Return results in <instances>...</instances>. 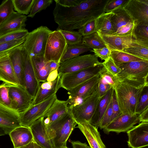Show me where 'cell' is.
<instances>
[{
  "label": "cell",
  "mask_w": 148,
  "mask_h": 148,
  "mask_svg": "<svg viewBox=\"0 0 148 148\" xmlns=\"http://www.w3.org/2000/svg\"><path fill=\"white\" fill-rule=\"evenodd\" d=\"M108 0H83L79 5L70 7L56 2L53 11L54 21L59 29L67 31L79 29L96 19L104 12Z\"/></svg>",
  "instance_id": "1"
},
{
  "label": "cell",
  "mask_w": 148,
  "mask_h": 148,
  "mask_svg": "<svg viewBox=\"0 0 148 148\" xmlns=\"http://www.w3.org/2000/svg\"><path fill=\"white\" fill-rule=\"evenodd\" d=\"M117 66L121 69L116 76L120 82L136 88L148 86V62H132Z\"/></svg>",
  "instance_id": "2"
},
{
  "label": "cell",
  "mask_w": 148,
  "mask_h": 148,
  "mask_svg": "<svg viewBox=\"0 0 148 148\" xmlns=\"http://www.w3.org/2000/svg\"><path fill=\"white\" fill-rule=\"evenodd\" d=\"M77 124L69 111L46 127L53 148L66 146L67 141Z\"/></svg>",
  "instance_id": "3"
},
{
  "label": "cell",
  "mask_w": 148,
  "mask_h": 148,
  "mask_svg": "<svg viewBox=\"0 0 148 148\" xmlns=\"http://www.w3.org/2000/svg\"><path fill=\"white\" fill-rule=\"evenodd\" d=\"M144 87L136 88L120 82L114 89L117 101L122 114L130 115L136 114L137 104Z\"/></svg>",
  "instance_id": "4"
},
{
  "label": "cell",
  "mask_w": 148,
  "mask_h": 148,
  "mask_svg": "<svg viewBox=\"0 0 148 148\" xmlns=\"http://www.w3.org/2000/svg\"><path fill=\"white\" fill-rule=\"evenodd\" d=\"M52 31L46 26H41L28 33L23 45L31 57L44 56L47 42Z\"/></svg>",
  "instance_id": "5"
},
{
  "label": "cell",
  "mask_w": 148,
  "mask_h": 148,
  "mask_svg": "<svg viewBox=\"0 0 148 148\" xmlns=\"http://www.w3.org/2000/svg\"><path fill=\"white\" fill-rule=\"evenodd\" d=\"M106 70L101 63L94 66L62 75L60 77L61 88L69 90L95 76H99Z\"/></svg>",
  "instance_id": "6"
},
{
  "label": "cell",
  "mask_w": 148,
  "mask_h": 148,
  "mask_svg": "<svg viewBox=\"0 0 148 148\" xmlns=\"http://www.w3.org/2000/svg\"><path fill=\"white\" fill-rule=\"evenodd\" d=\"M67 44L61 32L58 30L52 31L47 42L44 57L47 61H53L60 63Z\"/></svg>",
  "instance_id": "7"
},
{
  "label": "cell",
  "mask_w": 148,
  "mask_h": 148,
  "mask_svg": "<svg viewBox=\"0 0 148 148\" xmlns=\"http://www.w3.org/2000/svg\"><path fill=\"white\" fill-rule=\"evenodd\" d=\"M57 99L56 95H54L42 102L31 105L19 115L21 126L29 127L38 119L42 117L45 118L50 107Z\"/></svg>",
  "instance_id": "8"
},
{
  "label": "cell",
  "mask_w": 148,
  "mask_h": 148,
  "mask_svg": "<svg viewBox=\"0 0 148 148\" xmlns=\"http://www.w3.org/2000/svg\"><path fill=\"white\" fill-rule=\"evenodd\" d=\"M98 57L95 54H87L66 60L60 64L58 74L62 75L86 69L100 64Z\"/></svg>",
  "instance_id": "9"
},
{
  "label": "cell",
  "mask_w": 148,
  "mask_h": 148,
  "mask_svg": "<svg viewBox=\"0 0 148 148\" xmlns=\"http://www.w3.org/2000/svg\"><path fill=\"white\" fill-rule=\"evenodd\" d=\"M97 32L110 50L123 51L125 49L138 45L148 47V42L137 40L133 34L119 36Z\"/></svg>",
  "instance_id": "10"
},
{
  "label": "cell",
  "mask_w": 148,
  "mask_h": 148,
  "mask_svg": "<svg viewBox=\"0 0 148 148\" xmlns=\"http://www.w3.org/2000/svg\"><path fill=\"white\" fill-rule=\"evenodd\" d=\"M99 97L96 90L80 105L71 108L69 111L77 123L90 122L93 115Z\"/></svg>",
  "instance_id": "11"
},
{
  "label": "cell",
  "mask_w": 148,
  "mask_h": 148,
  "mask_svg": "<svg viewBox=\"0 0 148 148\" xmlns=\"http://www.w3.org/2000/svg\"><path fill=\"white\" fill-rule=\"evenodd\" d=\"M123 5L112 11L114 14L111 19L114 31L112 35L121 36L133 34L136 25Z\"/></svg>",
  "instance_id": "12"
},
{
  "label": "cell",
  "mask_w": 148,
  "mask_h": 148,
  "mask_svg": "<svg viewBox=\"0 0 148 148\" xmlns=\"http://www.w3.org/2000/svg\"><path fill=\"white\" fill-rule=\"evenodd\" d=\"M9 95L11 101L12 110L19 115L26 110L32 105L34 98L23 87L10 84Z\"/></svg>",
  "instance_id": "13"
},
{
  "label": "cell",
  "mask_w": 148,
  "mask_h": 148,
  "mask_svg": "<svg viewBox=\"0 0 148 148\" xmlns=\"http://www.w3.org/2000/svg\"><path fill=\"white\" fill-rule=\"evenodd\" d=\"M122 6L136 25H148V0H128Z\"/></svg>",
  "instance_id": "14"
},
{
  "label": "cell",
  "mask_w": 148,
  "mask_h": 148,
  "mask_svg": "<svg viewBox=\"0 0 148 148\" xmlns=\"http://www.w3.org/2000/svg\"><path fill=\"white\" fill-rule=\"evenodd\" d=\"M22 51L25 88L28 94L34 99L40 83L36 77L32 64L31 56L23 46Z\"/></svg>",
  "instance_id": "15"
},
{
  "label": "cell",
  "mask_w": 148,
  "mask_h": 148,
  "mask_svg": "<svg viewBox=\"0 0 148 148\" xmlns=\"http://www.w3.org/2000/svg\"><path fill=\"white\" fill-rule=\"evenodd\" d=\"M131 148H148V122H141L127 132Z\"/></svg>",
  "instance_id": "16"
},
{
  "label": "cell",
  "mask_w": 148,
  "mask_h": 148,
  "mask_svg": "<svg viewBox=\"0 0 148 148\" xmlns=\"http://www.w3.org/2000/svg\"><path fill=\"white\" fill-rule=\"evenodd\" d=\"M138 114L130 115L122 114L103 129L104 132L109 134L110 132L117 133L125 132L132 128L134 125L140 123Z\"/></svg>",
  "instance_id": "17"
},
{
  "label": "cell",
  "mask_w": 148,
  "mask_h": 148,
  "mask_svg": "<svg viewBox=\"0 0 148 148\" xmlns=\"http://www.w3.org/2000/svg\"><path fill=\"white\" fill-rule=\"evenodd\" d=\"M44 117L39 119L29 127L34 142L43 148H53L47 134L46 126L44 122Z\"/></svg>",
  "instance_id": "18"
},
{
  "label": "cell",
  "mask_w": 148,
  "mask_h": 148,
  "mask_svg": "<svg viewBox=\"0 0 148 148\" xmlns=\"http://www.w3.org/2000/svg\"><path fill=\"white\" fill-rule=\"evenodd\" d=\"M23 44L11 50L8 53L19 85L25 88Z\"/></svg>",
  "instance_id": "19"
},
{
  "label": "cell",
  "mask_w": 148,
  "mask_h": 148,
  "mask_svg": "<svg viewBox=\"0 0 148 148\" xmlns=\"http://www.w3.org/2000/svg\"><path fill=\"white\" fill-rule=\"evenodd\" d=\"M61 76L58 74L57 77L54 81H46L40 83L31 105H35L39 103L51 96L56 94L57 91L61 88Z\"/></svg>",
  "instance_id": "20"
},
{
  "label": "cell",
  "mask_w": 148,
  "mask_h": 148,
  "mask_svg": "<svg viewBox=\"0 0 148 148\" xmlns=\"http://www.w3.org/2000/svg\"><path fill=\"white\" fill-rule=\"evenodd\" d=\"M78 127L86 138L90 148H106L98 128L88 122L77 123Z\"/></svg>",
  "instance_id": "21"
},
{
  "label": "cell",
  "mask_w": 148,
  "mask_h": 148,
  "mask_svg": "<svg viewBox=\"0 0 148 148\" xmlns=\"http://www.w3.org/2000/svg\"><path fill=\"white\" fill-rule=\"evenodd\" d=\"M0 81L11 85H19L8 52L0 55Z\"/></svg>",
  "instance_id": "22"
},
{
  "label": "cell",
  "mask_w": 148,
  "mask_h": 148,
  "mask_svg": "<svg viewBox=\"0 0 148 148\" xmlns=\"http://www.w3.org/2000/svg\"><path fill=\"white\" fill-rule=\"evenodd\" d=\"M99 78V75L95 76L67 90V94L69 95V97H78L84 100L96 90Z\"/></svg>",
  "instance_id": "23"
},
{
  "label": "cell",
  "mask_w": 148,
  "mask_h": 148,
  "mask_svg": "<svg viewBox=\"0 0 148 148\" xmlns=\"http://www.w3.org/2000/svg\"><path fill=\"white\" fill-rule=\"evenodd\" d=\"M27 16L14 11L0 26V37L7 33L24 28Z\"/></svg>",
  "instance_id": "24"
},
{
  "label": "cell",
  "mask_w": 148,
  "mask_h": 148,
  "mask_svg": "<svg viewBox=\"0 0 148 148\" xmlns=\"http://www.w3.org/2000/svg\"><path fill=\"white\" fill-rule=\"evenodd\" d=\"M9 134L14 148L21 147L34 141L29 127L21 126L12 130Z\"/></svg>",
  "instance_id": "25"
},
{
  "label": "cell",
  "mask_w": 148,
  "mask_h": 148,
  "mask_svg": "<svg viewBox=\"0 0 148 148\" xmlns=\"http://www.w3.org/2000/svg\"><path fill=\"white\" fill-rule=\"evenodd\" d=\"M67 101H61L57 99L49 109L44 119L46 127L69 112Z\"/></svg>",
  "instance_id": "26"
},
{
  "label": "cell",
  "mask_w": 148,
  "mask_h": 148,
  "mask_svg": "<svg viewBox=\"0 0 148 148\" xmlns=\"http://www.w3.org/2000/svg\"><path fill=\"white\" fill-rule=\"evenodd\" d=\"M114 90L112 87L105 95L99 98L93 115L89 122L97 128L99 127L103 116L111 101Z\"/></svg>",
  "instance_id": "27"
},
{
  "label": "cell",
  "mask_w": 148,
  "mask_h": 148,
  "mask_svg": "<svg viewBox=\"0 0 148 148\" xmlns=\"http://www.w3.org/2000/svg\"><path fill=\"white\" fill-rule=\"evenodd\" d=\"M0 126L12 130L21 126L19 114L0 104Z\"/></svg>",
  "instance_id": "28"
},
{
  "label": "cell",
  "mask_w": 148,
  "mask_h": 148,
  "mask_svg": "<svg viewBox=\"0 0 148 148\" xmlns=\"http://www.w3.org/2000/svg\"><path fill=\"white\" fill-rule=\"evenodd\" d=\"M33 66L36 77L40 82L47 81L50 73L49 61L45 59L44 56L31 57Z\"/></svg>",
  "instance_id": "29"
},
{
  "label": "cell",
  "mask_w": 148,
  "mask_h": 148,
  "mask_svg": "<svg viewBox=\"0 0 148 148\" xmlns=\"http://www.w3.org/2000/svg\"><path fill=\"white\" fill-rule=\"evenodd\" d=\"M113 12L104 13L95 19L96 32L101 33L112 34L114 31L111 19L114 15Z\"/></svg>",
  "instance_id": "30"
},
{
  "label": "cell",
  "mask_w": 148,
  "mask_h": 148,
  "mask_svg": "<svg viewBox=\"0 0 148 148\" xmlns=\"http://www.w3.org/2000/svg\"><path fill=\"white\" fill-rule=\"evenodd\" d=\"M92 50L82 43L68 45L66 51L62 57L60 63L64 61L76 57L84 53L90 51Z\"/></svg>",
  "instance_id": "31"
},
{
  "label": "cell",
  "mask_w": 148,
  "mask_h": 148,
  "mask_svg": "<svg viewBox=\"0 0 148 148\" xmlns=\"http://www.w3.org/2000/svg\"><path fill=\"white\" fill-rule=\"evenodd\" d=\"M110 51L111 56L117 66L121 64L132 62H148V60L136 57L123 51L111 50Z\"/></svg>",
  "instance_id": "32"
},
{
  "label": "cell",
  "mask_w": 148,
  "mask_h": 148,
  "mask_svg": "<svg viewBox=\"0 0 148 148\" xmlns=\"http://www.w3.org/2000/svg\"><path fill=\"white\" fill-rule=\"evenodd\" d=\"M82 43L92 49L107 47L105 43L97 32L84 36Z\"/></svg>",
  "instance_id": "33"
},
{
  "label": "cell",
  "mask_w": 148,
  "mask_h": 148,
  "mask_svg": "<svg viewBox=\"0 0 148 148\" xmlns=\"http://www.w3.org/2000/svg\"><path fill=\"white\" fill-rule=\"evenodd\" d=\"M34 0H12L14 10L23 15L29 13Z\"/></svg>",
  "instance_id": "34"
},
{
  "label": "cell",
  "mask_w": 148,
  "mask_h": 148,
  "mask_svg": "<svg viewBox=\"0 0 148 148\" xmlns=\"http://www.w3.org/2000/svg\"><path fill=\"white\" fill-rule=\"evenodd\" d=\"M28 33L25 28L7 33L0 37V43L25 38Z\"/></svg>",
  "instance_id": "35"
},
{
  "label": "cell",
  "mask_w": 148,
  "mask_h": 148,
  "mask_svg": "<svg viewBox=\"0 0 148 148\" xmlns=\"http://www.w3.org/2000/svg\"><path fill=\"white\" fill-rule=\"evenodd\" d=\"M57 29L61 32L68 45L82 43L83 37L78 32L63 30L58 28Z\"/></svg>",
  "instance_id": "36"
},
{
  "label": "cell",
  "mask_w": 148,
  "mask_h": 148,
  "mask_svg": "<svg viewBox=\"0 0 148 148\" xmlns=\"http://www.w3.org/2000/svg\"><path fill=\"white\" fill-rule=\"evenodd\" d=\"M14 11L12 0H3L0 5V26Z\"/></svg>",
  "instance_id": "37"
},
{
  "label": "cell",
  "mask_w": 148,
  "mask_h": 148,
  "mask_svg": "<svg viewBox=\"0 0 148 148\" xmlns=\"http://www.w3.org/2000/svg\"><path fill=\"white\" fill-rule=\"evenodd\" d=\"M10 85L3 82L0 85V104L12 110L11 101L9 95Z\"/></svg>",
  "instance_id": "38"
},
{
  "label": "cell",
  "mask_w": 148,
  "mask_h": 148,
  "mask_svg": "<svg viewBox=\"0 0 148 148\" xmlns=\"http://www.w3.org/2000/svg\"><path fill=\"white\" fill-rule=\"evenodd\" d=\"M148 108V86H144L139 96L136 106L135 113L139 115Z\"/></svg>",
  "instance_id": "39"
},
{
  "label": "cell",
  "mask_w": 148,
  "mask_h": 148,
  "mask_svg": "<svg viewBox=\"0 0 148 148\" xmlns=\"http://www.w3.org/2000/svg\"><path fill=\"white\" fill-rule=\"evenodd\" d=\"M52 2V0H34L28 17H33L37 13L45 10Z\"/></svg>",
  "instance_id": "40"
},
{
  "label": "cell",
  "mask_w": 148,
  "mask_h": 148,
  "mask_svg": "<svg viewBox=\"0 0 148 148\" xmlns=\"http://www.w3.org/2000/svg\"><path fill=\"white\" fill-rule=\"evenodd\" d=\"M123 51L142 59L148 60V47L138 45L125 49Z\"/></svg>",
  "instance_id": "41"
},
{
  "label": "cell",
  "mask_w": 148,
  "mask_h": 148,
  "mask_svg": "<svg viewBox=\"0 0 148 148\" xmlns=\"http://www.w3.org/2000/svg\"><path fill=\"white\" fill-rule=\"evenodd\" d=\"M133 34L137 40L148 42V25H136Z\"/></svg>",
  "instance_id": "42"
},
{
  "label": "cell",
  "mask_w": 148,
  "mask_h": 148,
  "mask_svg": "<svg viewBox=\"0 0 148 148\" xmlns=\"http://www.w3.org/2000/svg\"><path fill=\"white\" fill-rule=\"evenodd\" d=\"M112 105V99L100 122L99 127L101 129H103L113 121Z\"/></svg>",
  "instance_id": "43"
},
{
  "label": "cell",
  "mask_w": 148,
  "mask_h": 148,
  "mask_svg": "<svg viewBox=\"0 0 148 148\" xmlns=\"http://www.w3.org/2000/svg\"><path fill=\"white\" fill-rule=\"evenodd\" d=\"M99 77L114 89L120 83L116 76L107 71L106 70L100 75Z\"/></svg>",
  "instance_id": "44"
},
{
  "label": "cell",
  "mask_w": 148,
  "mask_h": 148,
  "mask_svg": "<svg viewBox=\"0 0 148 148\" xmlns=\"http://www.w3.org/2000/svg\"><path fill=\"white\" fill-rule=\"evenodd\" d=\"M25 38L0 43V55L22 45Z\"/></svg>",
  "instance_id": "45"
},
{
  "label": "cell",
  "mask_w": 148,
  "mask_h": 148,
  "mask_svg": "<svg viewBox=\"0 0 148 148\" xmlns=\"http://www.w3.org/2000/svg\"><path fill=\"white\" fill-rule=\"evenodd\" d=\"M102 64L107 71L115 76L121 71L120 69L115 64L111 56Z\"/></svg>",
  "instance_id": "46"
},
{
  "label": "cell",
  "mask_w": 148,
  "mask_h": 148,
  "mask_svg": "<svg viewBox=\"0 0 148 148\" xmlns=\"http://www.w3.org/2000/svg\"><path fill=\"white\" fill-rule=\"evenodd\" d=\"M95 19L88 22L79 29L78 32L82 36L96 32Z\"/></svg>",
  "instance_id": "47"
},
{
  "label": "cell",
  "mask_w": 148,
  "mask_h": 148,
  "mask_svg": "<svg viewBox=\"0 0 148 148\" xmlns=\"http://www.w3.org/2000/svg\"><path fill=\"white\" fill-rule=\"evenodd\" d=\"M126 0H108L104 8V12H111L116 9L123 5L126 3Z\"/></svg>",
  "instance_id": "48"
},
{
  "label": "cell",
  "mask_w": 148,
  "mask_h": 148,
  "mask_svg": "<svg viewBox=\"0 0 148 148\" xmlns=\"http://www.w3.org/2000/svg\"><path fill=\"white\" fill-rule=\"evenodd\" d=\"M111 88L109 84L106 83L102 78L100 77L97 87L99 98L103 96Z\"/></svg>",
  "instance_id": "49"
},
{
  "label": "cell",
  "mask_w": 148,
  "mask_h": 148,
  "mask_svg": "<svg viewBox=\"0 0 148 148\" xmlns=\"http://www.w3.org/2000/svg\"><path fill=\"white\" fill-rule=\"evenodd\" d=\"M91 52H93L95 55L100 58L102 60H104L105 61L111 56L110 50L107 47L93 49L92 50Z\"/></svg>",
  "instance_id": "50"
},
{
  "label": "cell",
  "mask_w": 148,
  "mask_h": 148,
  "mask_svg": "<svg viewBox=\"0 0 148 148\" xmlns=\"http://www.w3.org/2000/svg\"><path fill=\"white\" fill-rule=\"evenodd\" d=\"M112 109L113 112V121L121 115L122 113L121 111L117 101L114 90L112 97Z\"/></svg>",
  "instance_id": "51"
},
{
  "label": "cell",
  "mask_w": 148,
  "mask_h": 148,
  "mask_svg": "<svg viewBox=\"0 0 148 148\" xmlns=\"http://www.w3.org/2000/svg\"><path fill=\"white\" fill-rule=\"evenodd\" d=\"M83 0H54L60 5L67 7L76 6L79 4Z\"/></svg>",
  "instance_id": "52"
},
{
  "label": "cell",
  "mask_w": 148,
  "mask_h": 148,
  "mask_svg": "<svg viewBox=\"0 0 148 148\" xmlns=\"http://www.w3.org/2000/svg\"><path fill=\"white\" fill-rule=\"evenodd\" d=\"M71 143L73 148H90L86 143L79 141H71Z\"/></svg>",
  "instance_id": "53"
},
{
  "label": "cell",
  "mask_w": 148,
  "mask_h": 148,
  "mask_svg": "<svg viewBox=\"0 0 148 148\" xmlns=\"http://www.w3.org/2000/svg\"><path fill=\"white\" fill-rule=\"evenodd\" d=\"M140 122H148V108L139 115Z\"/></svg>",
  "instance_id": "54"
},
{
  "label": "cell",
  "mask_w": 148,
  "mask_h": 148,
  "mask_svg": "<svg viewBox=\"0 0 148 148\" xmlns=\"http://www.w3.org/2000/svg\"><path fill=\"white\" fill-rule=\"evenodd\" d=\"M58 75V70H56L50 72L47 78V81L52 82L55 80Z\"/></svg>",
  "instance_id": "55"
},
{
  "label": "cell",
  "mask_w": 148,
  "mask_h": 148,
  "mask_svg": "<svg viewBox=\"0 0 148 148\" xmlns=\"http://www.w3.org/2000/svg\"><path fill=\"white\" fill-rule=\"evenodd\" d=\"M60 64V63L55 61H49V67L50 72L56 70H58Z\"/></svg>",
  "instance_id": "56"
},
{
  "label": "cell",
  "mask_w": 148,
  "mask_h": 148,
  "mask_svg": "<svg viewBox=\"0 0 148 148\" xmlns=\"http://www.w3.org/2000/svg\"><path fill=\"white\" fill-rule=\"evenodd\" d=\"M12 130L0 126V136L9 134Z\"/></svg>",
  "instance_id": "57"
},
{
  "label": "cell",
  "mask_w": 148,
  "mask_h": 148,
  "mask_svg": "<svg viewBox=\"0 0 148 148\" xmlns=\"http://www.w3.org/2000/svg\"><path fill=\"white\" fill-rule=\"evenodd\" d=\"M19 148H34V142L33 141L28 144Z\"/></svg>",
  "instance_id": "58"
},
{
  "label": "cell",
  "mask_w": 148,
  "mask_h": 148,
  "mask_svg": "<svg viewBox=\"0 0 148 148\" xmlns=\"http://www.w3.org/2000/svg\"><path fill=\"white\" fill-rule=\"evenodd\" d=\"M34 148H43L34 142Z\"/></svg>",
  "instance_id": "59"
},
{
  "label": "cell",
  "mask_w": 148,
  "mask_h": 148,
  "mask_svg": "<svg viewBox=\"0 0 148 148\" xmlns=\"http://www.w3.org/2000/svg\"><path fill=\"white\" fill-rule=\"evenodd\" d=\"M60 148H68L66 146H64V147H63Z\"/></svg>",
  "instance_id": "60"
}]
</instances>
